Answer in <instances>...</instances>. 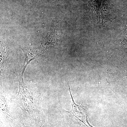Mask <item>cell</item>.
Returning a JSON list of instances; mask_svg holds the SVG:
<instances>
[{
    "mask_svg": "<svg viewBox=\"0 0 127 127\" xmlns=\"http://www.w3.org/2000/svg\"><path fill=\"white\" fill-rule=\"evenodd\" d=\"M69 87V92L70 94L71 98L72 109L71 111H67L68 113L71 114L76 118L78 120H80L81 122L83 123L85 125L88 127H93L88 122L87 120V113L86 109L84 108V107L81 104H77L74 102L72 95L71 93L70 87Z\"/></svg>",
    "mask_w": 127,
    "mask_h": 127,
    "instance_id": "cell-2",
    "label": "cell"
},
{
    "mask_svg": "<svg viewBox=\"0 0 127 127\" xmlns=\"http://www.w3.org/2000/svg\"><path fill=\"white\" fill-rule=\"evenodd\" d=\"M21 80L18 79L19 82V91L17 98L21 107L25 111L30 113L36 109H40L41 98L27 88L24 83L23 77L19 76Z\"/></svg>",
    "mask_w": 127,
    "mask_h": 127,
    "instance_id": "cell-1",
    "label": "cell"
}]
</instances>
